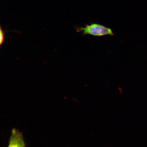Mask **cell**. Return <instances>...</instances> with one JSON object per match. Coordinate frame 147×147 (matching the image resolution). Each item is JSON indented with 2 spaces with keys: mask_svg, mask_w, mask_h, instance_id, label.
Returning a JSON list of instances; mask_svg holds the SVG:
<instances>
[{
  "mask_svg": "<svg viewBox=\"0 0 147 147\" xmlns=\"http://www.w3.org/2000/svg\"><path fill=\"white\" fill-rule=\"evenodd\" d=\"M75 28L77 32H81L83 35L89 34L94 36H113L114 34L111 29L96 23L85 25L84 27H76Z\"/></svg>",
  "mask_w": 147,
  "mask_h": 147,
  "instance_id": "cell-1",
  "label": "cell"
},
{
  "mask_svg": "<svg viewBox=\"0 0 147 147\" xmlns=\"http://www.w3.org/2000/svg\"><path fill=\"white\" fill-rule=\"evenodd\" d=\"M23 134L19 130L13 128L7 147H25Z\"/></svg>",
  "mask_w": 147,
  "mask_h": 147,
  "instance_id": "cell-2",
  "label": "cell"
},
{
  "mask_svg": "<svg viewBox=\"0 0 147 147\" xmlns=\"http://www.w3.org/2000/svg\"><path fill=\"white\" fill-rule=\"evenodd\" d=\"M5 40V34L2 28L0 26V46L4 42Z\"/></svg>",
  "mask_w": 147,
  "mask_h": 147,
  "instance_id": "cell-3",
  "label": "cell"
}]
</instances>
